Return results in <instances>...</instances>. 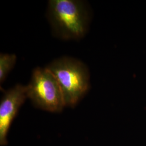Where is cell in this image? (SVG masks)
Segmentation results:
<instances>
[{
    "mask_svg": "<svg viewBox=\"0 0 146 146\" xmlns=\"http://www.w3.org/2000/svg\"><path fill=\"white\" fill-rule=\"evenodd\" d=\"M47 17L54 36L64 40H75L87 34L91 12L84 1L50 0Z\"/></svg>",
    "mask_w": 146,
    "mask_h": 146,
    "instance_id": "obj_1",
    "label": "cell"
},
{
    "mask_svg": "<svg viewBox=\"0 0 146 146\" xmlns=\"http://www.w3.org/2000/svg\"><path fill=\"white\" fill-rule=\"evenodd\" d=\"M46 67L58 81L66 107H74L88 92L90 85V73L82 61L63 56L54 60Z\"/></svg>",
    "mask_w": 146,
    "mask_h": 146,
    "instance_id": "obj_2",
    "label": "cell"
},
{
    "mask_svg": "<svg viewBox=\"0 0 146 146\" xmlns=\"http://www.w3.org/2000/svg\"><path fill=\"white\" fill-rule=\"evenodd\" d=\"M27 94L34 106L46 111L59 113L66 107L58 81L47 67L33 70Z\"/></svg>",
    "mask_w": 146,
    "mask_h": 146,
    "instance_id": "obj_3",
    "label": "cell"
},
{
    "mask_svg": "<svg viewBox=\"0 0 146 146\" xmlns=\"http://www.w3.org/2000/svg\"><path fill=\"white\" fill-rule=\"evenodd\" d=\"M27 86L18 84L4 93L0 102V145H7L11 123L27 99Z\"/></svg>",
    "mask_w": 146,
    "mask_h": 146,
    "instance_id": "obj_4",
    "label": "cell"
},
{
    "mask_svg": "<svg viewBox=\"0 0 146 146\" xmlns=\"http://www.w3.org/2000/svg\"><path fill=\"white\" fill-rule=\"evenodd\" d=\"M17 57L14 54H0V84L5 81L8 74L14 67L16 62Z\"/></svg>",
    "mask_w": 146,
    "mask_h": 146,
    "instance_id": "obj_5",
    "label": "cell"
}]
</instances>
